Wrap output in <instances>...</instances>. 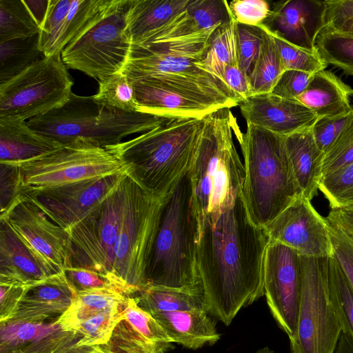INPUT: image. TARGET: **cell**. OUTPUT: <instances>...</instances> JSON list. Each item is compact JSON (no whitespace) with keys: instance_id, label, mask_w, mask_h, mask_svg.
<instances>
[{"instance_id":"obj_3","label":"cell","mask_w":353,"mask_h":353,"mask_svg":"<svg viewBox=\"0 0 353 353\" xmlns=\"http://www.w3.org/2000/svg\"><path fill=\"white\" fill-rule=\"evenodd\" d=\"M218 27L131 46L121 72L130 80L143 79L171 90L214 99L227 108L236 106L239 103L230 90L196 65L203 59Z\"/></svg>"},{"instance_id":"obj_14","label":"cell","mask_w":353,"mask_h":353,"mask_svg":"<svg viewBox=\"0 0 353 353\" xmlns=\"http://www.w3.org/2000/svg\"><path fill=\"white\" fill-rule=\"evenodd\" d=\"M263 288L270 311L280 329L294 341L297 334L302 289L301 255L270 241L263 262Z\"/></svg>"},{"instance_id":"obj_1","label":"cell","mask_w":353,"mask_h":353,"mask_svg":"<svg viewBox=\"0 0 353 353\" xmlns=\"http://www.w3.org/2000/svg\"><path fill=\"white\" fill-rule=\"evenodd\" d=\"M269 242L265 229L252 221L242 191L214 219L199 223L196 264L204 310L226 326L242 308L264 296L263 262Z\"/></svg>"},{"instance_id":"obj_4","label":"cell","mask_w":353,"mask_h":353,"mask_svg":"<svg viewBox=\"0 0 353 353\" xmlns=\"http://www.w3.org/2000/svg\"><path fill=\"white\" fill-rule=\"evenodd\" d=\"M204 125L188 169L199 225L229 208L242 191L245 170L233 141L237 123L230 108L203 117Z\"/></svg>"},{"instance_id":"obj_17","label":"cell","mask_w":353,"mask_h":353,"mask_svg":"<svg viewBox=\"0 0 353 353\" xmlns=\"http://www.w3.org/2000/svg\"><path fill=\"white\" fill-rule=\"evenodd\" d=\"M270 241L280 242L300 255L322 258L333 254L329 225L303 195L264 228Z\"/></svg>"},{"instance_id":"obj_31","label":"cell","mask_w":353,"mask_h":353,"mask_svg":"<svg viewBox=\"0 0 353 353\" xmlns=\"http://www.w3.org/2000/svg\"><path fill=\"white\" fill-rule=\"evenodd\" d=\"M129 296L114 289L77 292L68 309L54 322L63 331L77 334L75 330L81 323L97 314L123 307Z\"/></svg>"},{"instance_id":"obj_7","label":"cell","mask_w":353,"mask_h":353,"mask_svg":"<svg viewBox=\"0 0 353 353\" xmlns=\"http://www.w3.org/2000/svg\"><path fill=\"white\" fill-rule=\"evenodd\" d=\"M171 119L108 109L97 103L93 96L72 93L63 106L32 118L27 124L62 145L81 143L106 147L122 142L128 135L149 131Z\"/></svg>"},{"instance_id":"obj_10","label":"cell","mask_w":353,"mask_h":353,"mask_svg":"<svg viewBox=\"0 0 353 353\" xmlns=\"http://www.w3.org/2000/svg\"><path fill=\"white\" fill-rule=\"evenodd\" d=\"M327 259L301 255L302 289L297 334L290 342L291 353H334L343 332L330 293Z\"/></svg>"},{"instance_id":"obj_54","label":"cell","mask_w":353,"mask_h":353,"mask_svg":"<svg viewBox=\"0 0 353 353\" xmlns=\"http://www.w3.org/2000/svg\"><path fill=\"white\" fill-rule=\"evenodd\" d=\"M324 5V28L337 27L353 19V0H326Z\"/></svg>"},{"instance_id":"obj_53","label":"cell","mask_w":353,"mask_h":353,"mask_svg":"<svg viewBox=\"0 0 353 353\" xmlns=\"http://www.w3.org/2000/svg\"><path fill=\"white\" fill-rule=\"evenodd\" d=\"M27 285L14 281H0V323H6L12 319Z\"/></svg>"},{"instance_id":"obj_30","label":"cell","mask_w":353,"mask_h":353,"mask_svg":"<svg viewBox=\"0 0 353 353\" xmlns=\"http://www.w3.org/2000/svg\"><path fill=\"white\" fill-rule=\"evenodd\" d=\"M190 0H130L126 30L131 46L147 42L188 6Z\"/></svg>"},{"instance_id":"obj_20","label":"cell","mask_w":353,"mask_h":353,"mask_svg":"<svg viewBox=\"0 0 353 353\" xmlns=\"http://www.w3.org/2000/svg\"><path fill=\"white\" fill-rule=\"evenodd\" d=\"M324 1H279L263 23L288 42L314 51L316 38L324 28Z\"/></svg>"},{"instance_id":"obj_49","label":"cell","mask_w":353,"mask_h":353,"mask_svg":"<svg viewBox=\"0 0 353 353\" xmlns=\"http://www.w3.org/2000/svg\"><path fill=\"white\" fill-rule=\"evenodd\" d=\"M312 75L299 70H285L270 93L281 98L295 99L305 90Z\"/></svg>"},{"instance_id":"obj_19","label":"cell","mask_w":353,"mask_h":353,"mask_svg":"<svg viewBox=\"0 0 353 353\" xmlns=\"http://www.w3.org/2000/svg\"><path fill=\"white\" fill-rule=\"evenodd\" d=\"M172 341L157 320L129 296L109 342L111 350L123 353H165Z\"/></svg>"},{"instance_id":"obj_36","label":"cell","mask_w":353,"mask_h":353,"mask_svg":"<svg viewBox=\"0 0 353 353\" xmlns=\"http://www.w3.org/2000/svg\"><path fill=\"white\" fill-rule=\"evenodd\" d=\"M316 48L327 65L353 75V34L327 26L318 35Z\"/></svg>"},{"instance_id":"obj_55","label":"cell","mask_w":353,"mask_h":353,"mask_svg":"<svg viewBox=\"0 0 353 353\" xmlns=\"http://www.w3.org/2000/svg\"><path fill=\"white\" fill-rule=\"evenodd\" d=\"M325 219L331 227L353 241V204L330 208Z\"/></svg>"},{"instance_id":"obj_23","label":"cell","mask_w":353,"mask_h":353,"mask_svg":"<svg viewBox=\"0 0 353 353\" xmlns=\"http://www.w3.org/2000/svg\"><path fill=\"white\" fill-rule=\"evenodd\" d=\"M76 294L64 271L28 284L16 313L9 321L43 323L52 316H60Z\"/></svg>"},{"instance_id":"obj_45","label":"cell","mask_w":353,"mask_h":353,"mask_svg":"<svg viewBox=\"0 0 353 353\" xmlns=\"http://www.w3.org/2000/svg\"><path fill=\"white\" fill-rule=\"evenodd\" d=\"M236 34L239 66L250 74L259 52L263 30L259 26L237 23Z\"/></svg>"},{"instance_id":"obj_59","label":"cell","mask_w":353,"mask_h":353,"mask_svg":"<svg viewBox=\"0 0 353 353\" xmlns=\"http://www.w3.org/2000/svg\"><path fill=\"white\" fill-rule=\"evenodd\" d=\"M333 28L338 29L341 31H343L345 32H348V33L353 34V19L345 21V23H343V24H341L337 27H333Z\"/></svg>"},{"instance_id":"obj_27","label":"cell","mask_w":353,"mask_h":353,"mask_svg":"<svg viewBox=\"0 0 353 353\" xmlns=\"http://www.w3.org/2000/svg\"><path fill=\"white\" fill-rule=\"evenodd\" d=\"M285 143L302 195L311 201L319 188L324 153L316 143L312 127L285 136Z\"/></svg>"},{"instance_id":"obj_9","label":"cell","mask_w":353,"mask_h":353,"mask_svg":"<svg viewBox=\"0 0 353 353\" xmlns=\"http://www.w3.org/2000/svg\"><path fill=\"white\" fill-rule=\"evenodd\" d=\"M121 220L114 248V277L125 294L145 285V270L162 197L143 188L129 174L123 181Z\"/></svg>"},{"instance_id":"obj_33","label":"cell","mask_w":353,"mask_h":353,"mask_svg":"<svg viewBox=\"0 0 353 353\" xmlns=\"http://www.w3.org/2000/svg\"><path fill=\"white\" fill-rule=\"evenodd\" d=\"M236 25L232 17L230 21L219 26L210 39L203 59L196 62L200 69L212 75L229 90L223 81L222 72L226 65L239 61Z\"/></svg>"},{"instance_id":"obj_2","label":"cell","mask_w":353,"mask_h":353,"mask_svg":"<svg viewBox=\"0 0 353 353\" xmlns=\"http://www.w3.org/2000/svg\"><path fill=\"white\" fill-rule=\"evenodd\" d=\"M199 225L187 172L162 197L145 285L183 289L201 283L196 264Z\"/></svg>"},{"instance_id":"obj_40","label":"cell","mask_w":353,"mask_h":353,"mask_svg":"<svg viewBox=\"0 0 353 353\" xmlns=\"http://www.w3.org/2000/svg\"><path fill=\"white\" fill-rule=\"evenodd\" d=\"M268 30L275 41L284 71L294 70L314 74L325 70L327 64L323 60L317 50L312 51L295 46L269 28Z\"/></svg>"},{"instance_id":"obj_6","label":"cell","mask_w":353,"mask_h":353,"mask_svg":"<svg viewBox=\"0 0 353 353\" xmlns=\"http://www.w3.org/2000/svg\"><path fill=\"white\" fill-rule=\"evenodd\" d=\"M203 125V118L174 117L110 146L143 188L163 196L188 171Z\"/></svg>"},{"instance_id":"obj_24","label":"cell","mask_w":353,"mask_h":353,"mask_svg":"<svg viewBox=\"0 0 353 353\" xmlns=\"http://www.w3.org/2000/svg\"><path fill=\"white\" fill-rule=\"evenodd\" d=\"M0 353H63L77 334L63 331L54 322L0 323Z\"/></svg>"},{"instance_id":"obj_5","label":"cell","mask_w":353,"mask_h":353,"mask_svg":"<svg viewBox=\"0 0 353 353\" xmlns=\"http://www.w3.org/2000/svg\"><path fill=\"white\" fill-rule=\"evenodd\" d=\"M233 133L244 161V201L252 221L264 228L302 195L285 137L252 124L243 133L236 123Z\"/></svg>"},{"instance_id":"obj_41","label":"cell","mask_w":353,"mask_h":353,"mask_svg":"<svg viewBox=\"0 0 353 353\" xmlns=\"http://www.w3.org/2000/svg\"><path fill=\"white\" fill-rule=\"evenodd\" d=\"M123 308L97 314L81 323L75 330L77 334L81 336L76 347L89 348L108 343L121 320Z\"/></svg>"},{"instance_id":"obj_25","label":"cell","mask_w":353,"mask_h":353,"mask_svg":"<svg viewBox=\"0 0 353 353\" xmlns=\"http://www.w3.org/2000/svg\"><path fill=\"white\" fill-rule=\"evenodd\" d=\"M54 274L0 219V281L30 284Z\"/></svg>"},{"instance_id":"obj_48","label":"cell","mask_w":353,"mask_h":353,"mask_svg":"<svg viewBox=\"0 0 353 353\" xmlns=\"http://www.w3.org/2000/svg\"><path fill=\"white\" fill-rule=\"evenodd\" d=\"M352 112L346 115L319 118L312 126L316 143L324 154L337 138L345 124L352 116Z\"/></svg>"},{"instance_id":"obj_34","label":"cell","mask_w":353,"mask_h":353,"mask_svg":"<svg viewBox=\"0 0 353 353\" xmlns=\"http://www.w3.org/2000/svg\"><path fill=\"white\" fill-rule=\"evenodd\" d=\"M259 26L263 30V39L258 57L249 74L254 95L270 93L284 72L273 37L264 23Z\"/></svg>"},{"instance_id":"obj_12","label":"cell","mask_w":353,"mask_h":353,"mask_svg":"<svg viewBox=\"0 0 353 353\" xmlns=\"http://www.w3.org/2000/svg\"><path fill=\"white\" fill-rule=\"evenodd\" d=\"M17 165L21 190L130 172L129 166L110 145L98 147L81 143L62 145L53 151Z\"/></svg>"},{"instance_id":"obj_18","label":"cell","mask_w":353,"mask_h":353,"mask_svg":"<svg viewBox=\"0 0 353 353\" xmlns=\"http://www.w3.org/2000/svg\"><path fill=\"white\" fill-rule=\"evenodd\" d=\"M247 124H252L281 136L312 127L319 117L295 99L271 93L251 96L239 103Z\"/></svg>"},{"instance_id":"obj_57","label":"cell","mask_w":353,"mask_h":353,"mask_svg":"<svg viewBox=\"0 0 353 353\" xmlns=\"http://www.w3.org/2000/svg\"><path fill=\"white\" fill-rule=\"evenodd\" d=\"M334 353H353V339L342 332Z\"/></svg>"},{"instance_id":"obj_47","label":"cell","mask_w":353,"mask_h":353,"mask_svg":"<svg viewBox=\"0 0 353 353\" xmlns=\"http://www.w3.org/2000/svg\"><path fill=\"white\" fill-rule=\"evenodd\" d=\"M63 271L76 292L104 289H114L123 292L113 281L95 271L72 267Z\"/></svg>"},{"instance_id":"obj_8","label":"cell","mask_w":353,"mask_h":353,"mask_svg":"<svg viewBox=\"0 0 353 353\" xmlns=\"http://www.w3.org/2000/svg\"><path fill=\"white\" fill-rule=\"evenodd\" d=\"M130 0H101L97 9L61 53L68 68L98 81L120 72L131 49L127 33Z\"/></svg>"},{"instance_id":"obj_35","label":"cell","mask_w":353,"mask_h":353,"mask_svg":"<svg viewBox=\"0 0 353 353\" xmlns=\"http://www.w3.org/2000/svg\"><path fill=\"white\" fill-rule=\"evenodd\" d=\"M38 34L26 39L0 42V84L42 59ZM44 57V56H43Z\"/></svg>"},{"instance_id":"obj_13","label":"cell","mask_w":353,"mask_h":353,"mask_svg":"<svg viewBox=\"0 0 353 353\" xmlns=\"http://www.w3.org/2000/svg\"><path fill=\"white\" fill-rule=\"evenodd\" d=\"M123 203L122 181L114 192L67 232L70 238L69 268L88 269L103 274L125 294L114 274V248Z\"/></svg>"},{"instance_id":"obj_38","label":"cell","mask_w":353,"mask_h":353,"mask_svg":"<svg viewBox=\"0 0 353 353\" xmlns=\"http://www.w3.org/2000/svg\"><path fill=\"white\" fill-rule=\"evenodd\" d=\"M93 98L97 103L108 109L139 112L134 88L121 71L100 80L98 92Z\"/></svg>"},{"instance_id":"obj_21","label":"cell","mask_w":353,"mask_h":353,"mask_svg":"<svg viewBox=\"0 0 353 353\" xmlns=\"http://www.w3.org/2000/svg\"><path fill=\"white\" fill-rule=\"evenodd\" d=\"M101 0H49L38 34V46L43 56L63 49L92 16Z\"/></svg>"},{"instance_id":"obj_58","label":"cell","mask_w":353,"mask_h":353,"mask_svg":"<svg viewBox=\"0 0 353 353\" xmlns=\"http://www.w3.org/2000/svg\"><path fill=\"white\" fill-rule=\"evenodd\" d=\"M83 353H123L114 351L105 345H95L89 347L88 351Z\"/></svg>"},{"instance_id":"obj_44","label":"cell","mask_w":353,"mask_h":353,"mask_svg":"<svg viewBox=\"0 0 353 353\" xmlns=\"http://www.w3.org/2000/svg\"><path fill=\"white\" fill-rule=\"evenodd\" d=\"M353 162V112L337 138L324 154L322 176Z\"/></svg>"},{"instance_id":"obj_37","label":"cell","mask_w":353,"mask_h":353,"mask_svg":"<svg viewBox=\"0 0 353 353\" xmlns=\"http://www.w3.org/2000/svg\"><path fill=\"white\" fill-rule=\"evenodd\" d=\"M39 30L23 0H0V42L32 37Z\"/></svg>"},{"instance_id":"obj_15","label":"cell","mask_w":353,"mask_h":353,"mask_svg":"<svg viewBox=\"0 0 353 353\" xmlns=\"http://www.w3.org/2000/svg\"><path fill=\"white\" fill-rule=\"evenodd\" d=\"M0 219L52 274L70 267L69 234L26 195L20 192Z\"/></svg>"},{"instance_id":"obj_42","label":"cell","mask_w":353,"mask_h":353,"mask_svg":"<svg viewBox=\"0 0 353 353\" xmlns=\"http://www.w3.org/2000/svg\"><path fill=\"white\" fill-rule=\"evenodd\" d=\"M186 10L196 32L219 26L232 18L225 0H190Z\"/></svg>"},{"instance_id":"obj_26","label":"cell","mask_w":353,"mask_h":353,"mask_svg":"<svg viewBox=\"0 0 353 353\" xmlns=\"http://www.w3.org/2000/svg\"><path fill=\"white\" fill-rule=\"evenodd\" d=\"M173 343L197 350L215 344L221 337L214 321L204 309L150 313Z\"/></svg>"},{"instance_id":"obj_29","label":"cell","mask_w":353,"mask_h":353,"mask_svg":"<svg viewBox=\"0 0 353 353\" xmlns=\"http://www.w3.org/2000/svg\"><path fill=\"white\" fill-rule=\"evenodd\" d=\"M353 89L329 70L314 74L305 90L295 100L319 117L346 115L352 112Z\"/></svg>"},{"instance_id":"obj_43","label":"cell","mask_w":353,"mask_h":353,"mask_svg":"<svg viewBox=\"0 0 353 353\" xmlns=\"http://www.w3.org/2000/svg\"><path fill=\"white\" fill-rule=\"evenodd\" d=\"M319 190L330 208L353 204V162L323 176Z\"/></svg>"},{"instance_id":"obj_39","label":"cell","mask_w":353,"mask_h":353,"mask_svg":"<svg viewBox=\"0 0 353 353\" xmlns=\"http://www.w3.org/2000/svg\"><path fill=\"white\" fill-rule=\"evenodd\" d=\"M330 293L339 312L343 332L353 339V288L333 254L327 259Z\"/></svg>"},{"instance_id":"obj_16","label":"cell","mask_w":353,"mask_h":353,"mask_svg":"<svg viewBox=\"0 0 353 353\" xmlns=\"http://www.w3.org/2000/svg\"><path fill=\"white\" fill-rule=\"evenodd\" d=\"M128 174L117 173L48 187L25 188L21 192L68 231L114 192Z\"/></svg>"},{"instance_id":"obj_56","label":"cell","mask_w":353,"mask_h":353,"mask_svg":"<svg viewBox=\"0 0 353 353\" xmlns=\"http://www.w3.org/2000/svg\"><path fill=\"white\" fill-rule=\"evenodd\" d=\"M23 1L40 28L48 10L49 0H23Z\"/></svg>"},{"instance_id":"obj_32","label":"cell","mask_w":353,"mask_h":353,"mask_svg":"<svg viewBox=\"0 0 353 353\" xmlns=\"http://www.w3.org/2000/svg\"><path fill=\"white\" fill-rule=\"evenodd\" d=\"M134 298L138 305L148 313L204 309L201 283L183 289L146 285Z\"/></svg>"},{"instance_id":"obj_28","label":"cell","mask_w":353,"mask_h":353,"mask_svg":"<svg viewBox=\"0 0 353 353\" xmlns=\"http://www.w3.org/2000/svg\"><path fill=\"white\" fill-rule=\"evenodd\" d=\"M61 145L30 128L25 121L0 119V163L17 165Z\"/></svg>"},{"instance_id":"obj_51","label":"cell","mask_w":353,"mask_h":353,"mask_svg":"<svg viewBox=\"0 0 353 353\" xmlns=\"http://www.w3.org/2000/svg\"><path fill=\"white\" fill-rule=\"evenodd\" d=\"M329 232L332 244L333 256L339 263L353 288V241L330 225Z\"/></svg>"},{"instance_id":"obj_22","label":"cell","mask_w":353,"mask_h":353,"mask_svg":"<svg viewBox=\"0 0 353 353\" xmlns=\"http://www.w3.org/2000/svg\"><path fill=\"white\" fill-rule=\"evenodd\" d=\"M130 81L141 112L163 117L201 119L218 109L227 108L214 99L171 90L146 79Z\"/></svg>"},{"instance_id":"obj_50","label":"cell","mask_w":353,"mask_h":353,"mask_svg":"<svg viewBox=\"0 0 353 353\" xmlns=\"http://www.w3.org/2000/svg\"><path fill=\"white\" fill-rule=\"evenodd\" d=\"M222 77L238 103L254 95L249 74L241 68L239 61L226 65Z\"/></svg>"},{"instance_id":"obj_11","label":"cell","mask_w":353,"mask_h":353,"mask_svg":"<svg viewBox=\"0 0 353 353\" xmlns=\"http://www.w3.org/2000/svg\"><path fill=\"white\" fill-rule=\"evenodd\" d=\"M61 54L44 57L0 84V119L25 121L63 106L73 80Z\"/></svg>"},{"instance_id":"obj_52","label":"cell","mask_w":353,"mask_h":353,"mask_svg":"<svg viewBox=\"0 0 353 353\" xmlns=\"http://www.w3.org/2000/svg\"><path fill=\"white\" fill-rule=\"evenodd\" d=\"M21 181L17 165L0 163V201L3 212L21 192Z\"/></svg>"},{"instance_id":"obj_46","label":"cell","mask_w":353,"mask_h":353,"mask_svg":"<svg viewBox=\"0 0 353 353\" xmlns=\"http://www.w3.org/2000/svg\"><path fill=\"white\" fill-rule=\"evenodd\" d=\"M229 3L231 14L237 23L259 26L268 17L271 8L264 0H234Z\"/></svg>"}]
</instances>
